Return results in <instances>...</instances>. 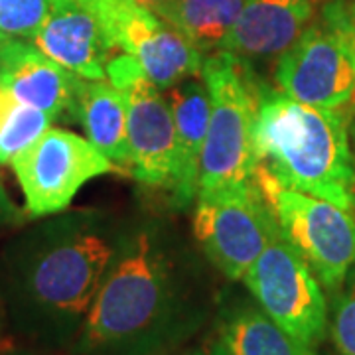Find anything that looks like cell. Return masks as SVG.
Segmentation results:
<instances>
[{
  "label": "cell",
  "mask_w": 355,
  "mask_h": 355,
  "mask_svg": "<svg viewBox=\"0 0 355 355\" xmlns=\"http://www.w3.org/2000/svg\"><path fill=\"white\" fill-rule=\"evenodd\" d=\"M71 113L81 123L87 140L111 162L127 168V103L109 79L77 77Z\"/></svg>",
  "instance_id": "cell-16"
},
{
  "label": "cell",
  "mask_w": 355,
  "mask_h": 355,
  "mask_svg": "<svg viewBox=\"0 0 355 355\" xmlns=\"http://www.w3.org/2000/svg\"><path fill=\"white\" fill-rule=\"evenodd\" d=\"M18 217V209L12 203V200L8 198L6 193V188L2 184V178H0V223H8V221H14Z\"/></svg>",
  "instance_id": "cell-22"
},
{
  "label": "cell",
  "mask_w": 355,
  "mask_h": 355,
  "mask_svg": "<svg viewBox=\"0 0 355 355\" xmlns=\"http://www.w3.org/2000/svg\"><path fill=\"white\" fill-rule=\"evenodd\" d=\"M121 241L123 235L109 225L53 223L16 268L26 304L42 320L79 336Z\"/></svg>",
  "instance_id": "cell-3"
},
{
  "label": "cell",
  "mask_w": 355,
  "mask_h": 355,
  "mask_svg": "<svg viewBox=\"0 0 355 355\" xmlns=\"http://www.w3.org/2000/svg\"><path fill=\"white\" fill-rule=\"evenodd\" d=\"M77 77L30 40L0 42V85L51 119L71 113Z\"/></svg>",
  "instance_id": "cell-13"
},
{
  "label": "cell",
  "mask_w": 355,
  "mask_h": 355,
  "mask_svg": "<svg viewBox=\"0 0 355 355\" xmlns=\"http://www.w3.org/2000/svg\"><path fill=\"white\" fill-rule=\"evenodd\" d=\"M190 355H225V354H223V349H221L219 345H216V347H211L209 352H193V354Z\"/></svg>",
  "instance_id": "cell-24"
},
{
  "label": "cell",
  "mask_w": 355,
  "mask_h": 355,
  "mask_svg": "<svg viewBox=\"0 0 355 355\" xmlns=\"http://www.w3.org/2000/svg\"><path fill=\"white\" fill-rule=\"evenodd\" d=\"M140 4H144V6H148L150 10H156L158 6H162L166 0H139Z\"/></svg>",
  "instance_id": "cell-23"
},
{
  "label": "cell",
  "mask_w": 355,
  "mask_h": 355,
  "mask_svg": "<svg viewBox=\"0 0 355 355\" xmlns=\"http://www.w3.org/2000/svg\"><path fill=\"white\" fill-rule=\"evenodd\" d=\"M209 101V127L200 166V190L253 182V121L257 85L245 60L217 51L203 58L202 73Z\"/></svg>",
  "instance_id": "cell-5"
},
{
  "label": "cell",
  "mask_w": 355,
  "mask_h": 355,
  "mask_svg": "<svg viewBox=\"0 0 355 355\" xmlns=\"http://www.w3.org/2000/svg\"><path fill=\"white\" fill-rule=\"evenodd\" d=\"M352 277H354V280H352V288H355V270L352 272Z\"/></svg>",
  "instance_id": "cell-25"
},
{
  "label": "cell",
  "mask_w": 355,
  "mask_h": 355,
  "mask_svg": "<svg viewBox=\"0 0 355 355\" xmlns=\"http://www.w3.org/2000/svg\"><path fill=\"white\" fill-rule=\"evenodd\" d=\"M330 331L340 355H355V288L336 300Z\"/></svg>",
  "instance_id": "cell-21"
},
{
  "label": "cell",
  "mask_w": 355,
  "mask_h": 355,
  "mask_svg": "<svg viewBox=\"0 0 355 355\" xmlns=\"http://www.w3.org/2000/svg\"><path fill=\"white\" fill-rule=\"evenodd\" d=\"M257 304L296 340L316 347L328 330V300L314 270L275 221L270 239L243 277Z\"/></svg>",
  "instance_id": "cell-8"
},
{
  "label": "cell",
  "mask_w": 355,
  "mask_h": 355,
  "mask_svg": "<svg viewBox=\"0 0 355 355\" xmlns=\"http://www.w3.org/2000/svg\"><path fill=\"white\" fill-rule=\"evenodd\" d=\"M32 44L67 71L107 79L114 48L91 0H50V10Z\"/></svg>",
  "instance_id": "cell-12"
},
{
  "label": "cell",
  "mask_w": 355,
  "mask_h": 355,
  "mask_svg": "<svg viewBox=\"0 0 355 355\" xmlns=\"http://www.w3.org/2000/svg\"><path fill=\"white\" fill-rule=\"evenodd\" d=\"M275 81L292 99L324 109L355 103V0H330L288 50Z\"/></svg>",
  "instance_id": "cell-4"
},
{
  "label": "cell",
  "mask_w": 355,
  "mask_h": 355,
  "mask_svg": "<svg viewBox=\"0 0 355 355\" xmlns=\"http://www.w3.org/2000/svg\"><path fill=\"white\" fill-rule=\"evenodd\" d=\"M349 109H324L257 85L253 150L257 168L280 184L355 214V154Z\"/></svg>",
  "instance_id": "cell-1"
},
{
  "label": "cell",
  "mask_w": 355,
  "mask_h": 355,
  "mask_svg": "<svg viewBox=\"0 0 355 355\" xmlns=\"http://www.w3.org/2000/svg\"><path fill=\"white\" fill-rule=\"evenodd\" d=\"M50 114L20 103L6 87L0 85V164L12 160L50 128Z\"/></svg>",
  "instance_id": "cell-19"
},
{
  "label": "cell",
  "mask_w": 355,
  "mask_h": 355,
  "mask_svg": "<svg viewBox=\"0 0 355 355\" xmlns=\"http://www.w3.org/2000/svg\"><path fill=\"white\" fill-rule=\"evenodd\" d=\"M193 235L219 272L229 280H243L263 253L275 217L257 184H237L198 190Z\"/></svg>",
  "instance_id": "cell-9"
},
{
  "label": "cell",
  "mask_w": 355,
  "mask_h": 355,
  "mask_svg": "<svg viewBox=\"0 0 355 355\" xmlns=\"http://www.w3.org/2000/svg\"><path fill=\"white\" fill-rule=\"evenodd\" d=\"M176 300L172 254L154 229L123 235L77 336L79 355H114L160 330Z\"/></svg>",
  "instance_id": "cell-2"
},
{
  "label": "cell",
  "mask_w": 355,
  "mask_h": 355,
  "mask_svg": "<svg viewBox=\"0 0 355 355\" xmlns=\"http://www.w3.org/2000/svg\"><path fill=\"white\" fill-rule=\"evenodd\" d=\"M253 180L282 235L302 254L322 286L340 291L355 270V214L292 190L263 168H254Z\"/></svg>",
  "instance_id": "cell-6"
},
{
  "label": "cell",
  "mask_w": 355,
  "mask_h": 355,
  "mask_svg": "<svg viewBox=\"0 0 355 355\" xmlns=\"http://www.w3.org/2000/svg\"><path fill=\"white\" fill-rule=\"evenodd\" d=\"M219 347L225 355H316V347L282 330L259 304L229 310L219 328Z\"/></svg>",
  "instance_id": "cell-17"
},
{
  "label": "cell",
  "mask_w": 355,
  "mask_h": 355,
  "mask_svg": "<svg viewBox=\"0 0 355 355\" xmlns=\"http://www.w3.org/2000/svg\"><path fill=\"white\" fill-rule=\"evenodd\" d=\"M196 77H186L166 89V99L176 127L180 178L172 198L178 207H186L198 198L202 153L211 113L207 85Z\"/></svg>",
  "instance_id": "cell-15"
},
{
  "label": "cell",
  "mask_w": 355,
  "mask_h": 355,
  "mask_svg": "<svg viewBox=\"0 0 355 355\" xmlns=\"http://www.w3.org/2000/svg\"><path fill=\"white\" fill-rule=\"evenodd\" d=\"M50 10V0H0V42L36 36Z\"/></svg>",
  "instance_id": "cell-20"
},
{
  "label": "cell",
  "mask_w": 355,
  "mask_h": 355,
  "mask_svg": "<svg viewBox=\"0 0 355 355\" xmlns=\"http://www.w3.org/2000/svg\"><path fill=\"white\" fill-rule=\"evenodd\" d=\"M243 6L245 0H166L154 12L200 51H219Z\"/></svg>",
  "instance_id": "cell-18"
},
{
  "label": "cell",
  "mask_w": 355,
  "mask_h": 355,
  "mask_svg": "<svg viewBox=\"0 0 355 355\" xmlns=\"http://www.w3.org/2000/svg\"><path fill=\"white\" fill-rule=\"evenodd\" d=\"M10 166L30 217L62 214L87 182L119 170L87 139L51 127Z\"/></svg>",
  "instance_id": "cell-10"
},
{
  "label": "cell",
  "mask_w": 355,
  "mask_h": 355,
  "mask_svg": "<svg viewBox=\"0 0 355 355\" xmlns=\"http://www.w3.org/2000/svg\"><path fill=\"white\" fill-rule=\"evenodd\" d=\"M114 51L132 55L162 91L202 73L203 58L190 40L139 0H91Z\"/></svg>",
  "instance_id": "cell-11"
},
{
  "label": "cell",
  "mask_w": 355,
  "mask_h": 355,
  "mask_svg": "<svg viewBox=\"0 0 355 355\" xmlns=\"http://www.w3.org/2000/svg\"><path fill=\"white\" fill-rule=\"evenodd\" d=\"M107 79L127 103V170L140 184L174 193L180 178L174 116L162 89L156 87L128 53H114Z\"/></svg>",
  "instance_id": "cell-7"
},
{
  "label": "cell",
  "mask_w": 355,
  "mask_h": 355,
  "mask_svg": "<svg viewBox=\"0 0 355 355\" xmlns=\"http://www.w3.org/2000/svg\"><path fill=\"white\" fill-rule=\"evenodd\" d=\"M320 0H245L221 50L241 60L280 55L316 16Z\"/></svg>",
  "instance_id": "cell-14"
}]
</instances>
